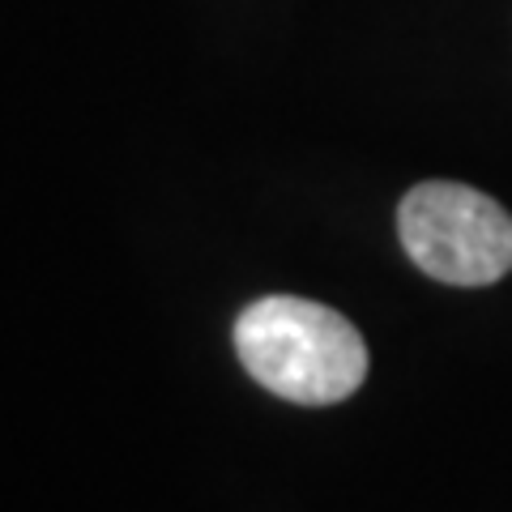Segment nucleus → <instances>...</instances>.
I'll return each instance as SVG.
<instances>
[{"mask_svg":"<svg viewBox=\"0 0 512 512\" xmlns=\"http://www.w3.org/2000/svg\"><path fill=\"white\" fill-rule=\"evenodd\" d=\"M235 355L274 397L333 406L367 380V342L342 312L299 295H265L235 320Z\"/></svg>","mask_w":512,"mask_h":512,"instance_id":"nucleus-1","label":"nucleus"},{"mask_svg":"<svg viewBox=\"0 0 512 512\" xmlns=\"http://www.w3.org/2000/svg\"><path fill=\"white\" fill-rule=\"evenodd\" d=\"M402 248L444 286H491L512 269V214L453 180L414 184L397 205Z\"/></svg>","mask_w":512,"mask_h":512,"instance_id":"nucleus-2","label":"nucleus"}]
</instances>
